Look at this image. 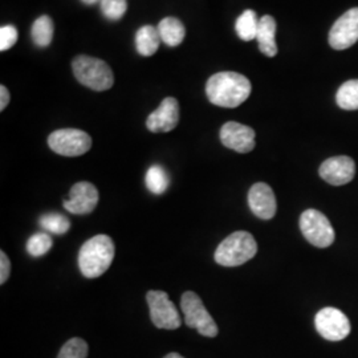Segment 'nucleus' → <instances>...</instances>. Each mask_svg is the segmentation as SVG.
Listing matches in <instances>:
<instances>
[{
  "label": "nucleus",
  "mask_w": 358,
  "mask_h": 358,
  "mask_svg": "<svg viewBox=\"0 0 358 358\" xmlns=\"http://www.w3.org/2000/svg\"><path fill=\"white\" fill-rule=\"evenodd\" d=\"M145 185L148 190L155 195L164 194L170 185V178L167 176L166 170L159 165L150 167L145 177Z\"/></svg>",
  "instance_id": "nucleus-22"
},
{
  "label": "nucleus",
  "mask_w": 358,
  "mask_h": 358,
  "mask_svg": "<svg viewBox=\"0 0 358 358\" xmlns=\"http://www.w3.org/2000/svg\"><path fill=\"white\" fill-rule=\"evenodd\" d=\"M300 230L309 243L319 248H327L332 245L336 238L329 219L313 208L301 214Z\"/></svg>",
  "instance_id": "nucleus-6"
},
{
  "label": "nucleus",
  "mask_w": 358,
  "mask_h": 358,
  "mask_svg": "<svg viewBox=\"0 0 358 358\" xmlns=\"http://www.w3.org/2000/svg\"><path fill=\"white\" fill-rule=\"evenodd\" d=\"M248 205L256 217L268 220L276 214V198L275 192L267 183H255L248 192Z\"/></svg>",
  "instance_id": "nucleus-15"
},
{
  "label": "nucleus",
  "mask_w": 358,
  "mask_h": 358,
  "mask_svg": "<svg viewBox=\"0 0 358 358\" xmlns=\"http://www.w3.org/2000/svg\"><path fill=\"white\" fill-rule=\"evenodd\" d=\"M161 41L162 40L157 28H154L153 26H143L137 31L134 43L137 52L141 56L149 57L158 51Z\"/></svg>",
  "instance_id": "nucleus-18"
},
{
  "label": "nucleus",
  "mask_w": 358,
  "mask_h": 358,
  "mask_svg": "<svg viewBox=\"0 0 358 358\" xmlns=\"http://www.w3.org/2000/svg\"><path fill=\"white\" fill-rule=\"evenodd\" d=\"M8 103H10V92L4 85H1L0 87V110L3 112Z\"/></svg>",
  "instance_id": "nucleus-29"
},
{
  "label": "nucleus",
  "mask_w": 358,
  "mask_h": 358,
  "mask_svg": "<svg viewBox=\"0 0 358 358\" xmlns=\"http://www.w3.org/2000/svg\"><path fill=\"white\" fill-rule=\"evenodd\" d=\"M336 101L344 110H357L358 80H349L344 83L337 90Z\"/></svg>",
  "instance_id": "nucleus-21"
},
{
  "label": "nucleus",
  "mask_w": 358,
  "mask_h": 358,
  "mask_svg": "<svg viewBox=\"0 0 358 358\" xmlns=\"http://www.w3.org/2000/svg\"><path fill=\"white\" fill-rule=\"evenodd\" d=\"M276 20L266 15L259 20V29H257V44H259V50L268 56V57H275L278 55V44H276Z\"/></svg>",
  "instance_id": "nucleus-16"
},
{
  "label": "nucleus",
  "mask_w": 358,
  "mask_h": 358,
  "mask_svg": "<svg viewBox=\"0 0 358 358\" xmlns=\"http://www.w3.org/2000/svg\"><path fill=\"white\" fill-rule=\"evenodd\" d=\"M128 10L127 0H101V13L108 20H120Z\"/></svg>",
  "instance_id": "nucleus-26"
},
{
  "label": "nucleus",
  "mask_w": 358,
  "mask_h": 358,
  "mask_svg": "<svg viewBox=\"0 0 358 358\" xmlns=\"http://www.w3.org/2000/svg\"><path fill=\"white\" fill-rule=\"evenodd\" d=\"M358 41V7L346 11L336 20L329 32V44L336 51H344Z\"/></svg>",
  "instance_id": "nucleus-10"
},
{
  "label": "nucleus",
  "mask_w": 358,
  "mask_h": 358,
  "mask_svg": "<svg viewBox=\"0 0 358 358\" xmlns=\"http://www.w3.org/2000/svg\"><path fill=\"white\" fill-rule=\"evenodd\" d=\"M179 122V103L174 97L162 100L157 110L146 120V128L152 133H167L177 128Z\"/></svg>",
  "instance_id": "nucleus-14"
},
{
  "label": "nucleus",
  "mask_w": 358,
  "mask_h": 358,
  "mask_svg": "<svg viewBox=\"0 0 358 358\" xmlns=\"http://www.w3.org/2000/svg\"><path fill=\"white\" fill-rule=\"evenodd\" d=\"M72 71L80 84L96 92L110 90L115 76L110 66L103 60L80 55L72 62Z\"/></svg>",
  "instance_id": "nucleus-4"
},
{
  "label": "nucleus",
  "mask_w": 358,
  "mask_h": 358,
  "mask_svg": "<svg viewBox=\"0 0 358 358\" xmlns=\"http://www.w3.org/2000/svg\"><path fill=\"white\" fill-rule=\"evenodd\" d=\"M220 142L236 153H250L255 149V130L239 122H226L220 129Z\"/></svg>",
  "instance_id": "nucleus-11"
},
{
  "label": "nucleus",
  "mask_w": 358,
  "mask_h": 358,
  "mask_svg": "<svg viewBox=\"0 0 358 358\" xmlns=\"http://www.w3.org/2000/svg\"><path fill=\"white\" fill-rule=\"evenodd\" d=\"M252 85L247 77L236 72H219L207 80L208 101L220 108H236L250 97Z\"/></svg>",
  "instance_id": "nucleus-1"
},
{
  "label": "nucleus",
  "mask_w": 358,
  "mask_h": 358,
  "mask_svg": "<svg viewBox=\"0 0 358 358\" xmlns=\"http://www.w3.org/2000/svg\"><path fill=\"white\" fill-rule=\"evenodd\" d=\"M257 252L255 238L245 231L229 235L215 251V262L223 267H238L251 260Z\"/></svg>",
  "instance_id": "nucleus-3"
},
{
  "label": "nucleus",
  "mask_w": 358,
  "mask_h": 358,
  "mask_svg": "<svg viewBox=\"0 0 358 358\" xmlns=\"http://www.w3.org/2000/svg\"><path fill=\"white\" fill-rule=\"evenodd\" d=\"M88 350V344L83 338L75 337L65 343L57 358H87Z\"/></svg>",
  "instance_id": "nucleus-25"
},
{
  "label": "nucleus",
  "mask_w": 358,
  "mask_h": 358,
  "mask_svg": "<svg viewBox=\"0 0 358 358\" xmlns=\"http://www.w3.org/2000/svg\"><path fill=\"white\" fill-rule=\"evenodd\" d=\"M161 40L169 47H178L186 36V28L177 17H165L157 27Z\"/></svg>",
  "instance_id": "nucleus-17"
},
{
  "label": "nucleus",
  "mask_w": 358,
  "mask_h": 358,
  "mask_svg": "<svg viewBox=\"0 0 358 358\" xmlns=\"http://www.w3.org/2000/svg\"><path fill=\"white\" fill-rule=\"evenodd\" d=\"M321 178L333 186H343L349 183L356 176V164L350 157H333L322 162L320 166Z\"/></svg>",
  "instance_id": "nucleus-13"
},
{
  "label": "nucleus",
  "mask_w": 358,
  "mask_h": 358,
  "mask_svg": "<svg viewBox=\"0 0 358 358\" xmlns=\"http://www.w3.org/2000/svg\"><path fill=\"white\" fill-rule=\"evenodd\" d=\"M84 4H87V6H92V4H96V3H99V1H101V0H81Z\"/></svg>",
  "instance_id": "nucleus-31"
},
{
  "label": "nucleus",
  "mask_w": 358,
  "mask_h": 358,
  "mask_svg": "<svg viewBox=\"0 0 358 358\" xmlns=\"http://www.w3.org/2000/svg\"><path fill=\"white\" fill-rule=\"evenodd\" d=\"M52 150L64 157H78L90 152L92 138L80 129H59L48 137Z\"/></svg>",
  "instance_id": "nucleus-7"
},
{
  "label": "nucleus",
  "mask_w": 358,
  "mask_h": 358,
  "mask_svg": "<svg viewBox=\"0 0 358 358\" xmlns=\"http://www.w3.org/2000/svg\"><path fill=\"white\" fill-rule=\"evenodd\" d=\"M40 226L50 234L55 235H64L71 230V222L68 217L57 214V213H50L45 214L38 219Z\"/></svg>",
  "instance_id": "nucleus-23"
},
{
  "label": "nucleus",
  "mask_w": 358,
  "mask_h": 358,
  "mask_svg": "<svg viewBox=\"0 0 358 358\" xmlns=\"http://www.w3.org/2000/svg\"><path fill=\"white\" fill-rule=\"evenodd\" d=\"M146 301L150 310L152 322L159 329L174 331L182 324L180 316L176 306L169 299V294L164 291H149Z\"/></svg>",
  "instance_id": "nucleus-8"
},
{
  "label": "nucleus",
  "mask_w": 358,
  "mask_h": 358,
  "mask_svg": "<svg viewBox=\"0 0 358 358\" xmlns=\"http://www.w3.org/2000/svg\"><path fill=\"white\" fill-rule=\"evenodd\" d=\"M11 273V262L8 259V256L6 255L4 251L0 252V284L8 280Z\"/></svg>",
  "instance_id": "nucleus-28"
},
{
  "label": "nucleus",
  "mask_w": 358,
  "mask_h": 358,
  "mask_svg": "<svg viewBox=\"0 0 358 358\" xmlns=\"http://www.w3.org/2000/svg\"><path fill=\"white\" fill-rule=\"evenodd\" d=\"M180 309L185 315V322L187 327L205 337H217L219 333L217 325L198 294L192 291L182 294Z\"/></svg>",
  "instance_id": "nucleus-5"
},
{
  "label": "nucleus",
  "mask_w": 358,
  "mask_h": 358,
  "mask_svg": "<svg viewBox=\"0 0 358 358\" xmlns=\"http://www.w3.org/2000/svg\"><path fill=\"white\" fill-rule=\"evenodd\" d=\"M315 325L317 332L329 341H341L350 333L349 319L337 308H322L315 317Z\"/></svg>",
  "instance_id": "nucleus-9"
},
{
  "label": "nucleus",
  "mask_w": 358,
  "mask_h": 358,
  "mask_svg": "<svg viewBox=\"0 0 358 358\" xmlns=\"http://www.w3.org/2000/svg\"><path fill=\"white\" fill-rule=\"evenodd\" d=\"M71 198L64 201V208L75 215L90 214L99 203L100 195L94 185L90 182H77L71 189Z\"/></svg>",
  "instance_id": "nucleus-12"
},
{
  "label": "nucleus",
  "mask_w": 358,
  "mask_h": 358,
  "mask_svg": "<svg viewBox=\"0 0 358 358\" xmlns=\"http://www.w3.org/2000/svg\"><path fill=\"white\" fill-rule=\"evenodd\" d=\"M19 38L17 29L13 26H3L0 28V51L11 50Z\"/></svg>",
  "instance_id": "nucleus-27"
},
{
  "label": "nucleus",
  "mask_w": 358,
  "mask_h": 358,
  "mask_svg": "<svg viewBox=\"0 0 358 358\" xmlns=\"http://www.w3.org/2000/svg\"><path fill=\"white\" fill-rule=\"evenodd\" d=\"M115 259V243L108 235H96L83 244L78 252V267L87 279L103 275Z\"/></svg>",
  "instance_id": "nucleus-2"
},
{
  "label": "nucleus",
  "mask_w": 358,
  "mask_h": 358,
  "mask_svg": "<svg viewBox=\"0 0 358 358\" xmlns=\"http://www.w3.org/2000/svg\"><path fill=\"white\" fill-rule=\"evenodd\" d=\"M53 32H55V26L51 17L47 15H43L35 20L31 29V36L35 45H38L40 48H45L52 43Z\"/></svg>",
  "instance_id": "nucleus-19"
},
{
  "label": "nucleus",
  "mask_w": 358,
  "mask_h": 358,
  "mask_svg": "<svg viewBox=\"0 0 358 358\" xmlns=\"http://www.w3.org/2000/svg\"><path fill=\"white\" fill-rule=\"evenodd\" d=\"M164 358H185L183 356H180L179 353H176V352H173V353H169Z\"/></svg>",
  "instance_id": "nucleus-30"
},
{
  "label": "nucleus",
  "mask_w": 358,
  "mask_h": 358,
  "mask_svg": "<svg viewBox=\"0 0 358 358\" xmlns=\"http://www.w3.org/2000/svg\"><path fill=\"white\" fill-rule=\"evenodd\" d=\"M51 235L45 234V232H38L34 234L28 242H27V252L34 257H40V256L45 255L52 248Z\"/></svg>",
  "instance_id": "nucleus-24"
},
{
  "label": "nucleus",
  "mask_w": 358,
  "mask_h": 358,
  "mask_svg": "<svg viewBox=\"0 0 358 358\" xmlns=\"http://www.w3.org/2000/svg\"><path fill=\"white\" fill-rule=\"evenodd\" d=\"M259 20L255 11L252 10H245L236 20L235 29L238 36L242 38L243 41H251L255 40L257 36V29H259Z\"/></svg>",
  "instance_id": "nucleus-20"
}]
</instances>
